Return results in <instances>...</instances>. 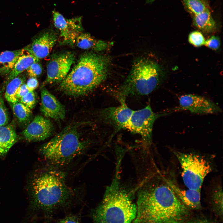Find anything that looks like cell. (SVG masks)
<instances>
[{"label":"cell","instance_id":"1","mask_svg":"<svg viewBox=\"0 0 223 223\" xmlns=\"http://www.w3.org/2000/svg\"><path fill=\"white\" fill-rule=\"evenodd\" d=\"M164 181H149L139 190L133 223H182L189 208Z\"/></svg>","mask_w":223,"mask_h":223},{"label":"cell","instance_id":"2","mask_svg":"<svg viewBox=\"0 0 223 223\" xmlns=\"http://www.w3.org/2000/svg\"><path fill=\"white\" fill-rule=\"evenodd\" d=\"M64 173L46 171L33 180L30 211L49 217L59 210L70 207L73 193L66 183Z\"/></svg>","mask_w":223,"mask_h":223},{"label":"cell","instance_id":"3","mask_svg":"<svg viewBox=\"0 0 223 223\" xmlns=\"http://www.w3.org/2000/svg\"><path fill=\"white\" fill-rule=\"evenodd\" d=\"M110 61L108 57L92 52L82 55L58 86L65 94L78 97L94 90L107 78Z\"/></svg>","mask_w":223,"mask_h":223},{"label":"cell","instance_id":"4","mask_svg":"<svg viewBox=\"0 0 223 223\" xmlns=\"http://www.w3.org/2000/svg\"><path fill=\"white\" fill-rule=\"evenodd\" d=\"M136 204L121 189L117 176L107 188L99 205L93 211L94 223H131L135 218Z\"/></svg>","mask_w":223,"mask_h":223},{"label":"cell","instance_id":"5","mask_svg":"<svg viewBox=\"0 0 223 223\" xmlns=\"http://www.w3.org/2000/svg\"><path fill=\"white\" fill-rule=\"evenodd\" d=\"M163 77L157 63L145 58L137 59L125 81L118 89L116 96L121 103L125 102L129 96L149 94L159 87Z\"/></svg>","mask_w":223,"mask_h":223},{"label":"cell","instance_id":"6","mask_svg":"<svg viewBox=\"0 0 223 223\" xmlns=\"http://www.w3.org/2000/svg\"><path fill=\"white\" fill-rule=\"evenodd\" d=\"M88 144L87 142L81 139L77 127L69 125L43 145L40 151L48 162L62 166L83 153Z\"/></svg>","mask_w":223,"mask_h":223},{"label":"cell","instance_id":"7","mask_svg":"<svg viewBox=\"0 0 223 223\" xmlns=\"http://www.w3.org/2000/svg\"><path fill=\"white\" fill-rule=\"evenodd\" d=\"M182 168L184 183L188 188L201 190L204 179L212 171L211 166L203 157L192 153L174 151Z\"/></svg>","mask_w":223,"mask_h":223},{"label":"cell","instance_id":"8","mask_svg":"<svg viewBox=\"0 0 223 223\" xmlns=\"http://www.w3.org/2000/svg\"><path fill=\"white\" fill-rule=\"evenodd\" d=\"M160 116L153 111L149 104L142 109L133 111L125 129L139 134L144 142L150 145L154 123Z\"/></svg>","mask_w":223,"mask_h":223},{"label":"cell","instance_id":"9","mask_svg":"<svg viewBox=\"0 0 223 223\" xmlns=\"http://www.w3.org/2000/svg\"><path fill=\"white\" fill-rule=\"evenodd\" d=\"M75 57L71 52L54 54L46 67L47 76L43 85L61 82L68 73Z\"/></svg>","mask_w":223,"mask_h":223},{"label":"cell","instance_id":"10","mask_svg":"<svg viewBox=\"0 0 223 223\" xmlns=\"http://www.w3.org/2000/svg\"><path fill=\"white\" fill-rule=\"evenodd\" d=\"M54 24L59 31V42L62 45H73L83 30L81 17L66 19L55 10L52 11Z\"/></svg>","mask_w":223,"mask_h":223},{"label":"cell","instance_id":"11","mask_svg":"<svg viewBox=\"0 0 223 223\" xmlns=\"http://www.w3.org/2000/svg\"><path fill=\"white\" fill-rule=\"evenodd\" d=\"M179 101L178 110L188 111L198 114H214L221 112V108L214 102L199 95H183L179 97Z\"/></svg>","mask_w":223,"mask_h":223},{"label":"cell","instance_id":"12","mask_svg":"<svg viewBox=\"0 0 223 223\" xmlns=\"http://www.w3.org/2000/svg\"><path fill=\"white\" fill-rule=\"evenodd\" d=\"M117 107H110L101 110L100 118L105 123L113 126L115 131L125 129L133 110L129 108L125 102L120 103Z\"/></svg>","mask_w":223,"mask_h":223},{"label":"cell","instance_id":"13","mask_svg":"<svg viewBox=\"0 0 223 223\" xmlns=\"http://www.w3.org/2000/svg\"><path fill=\"white\" fill-rule=\"evenodd\" d=\"M54 129L53 124L50 120L38 115L22 131V134L29 142L41 141L50 137Z\"/></svg>","mask_w":223,"mask_h":223},{"label":"cell","instance_id":"14","mask_svg":"<svg viewBox=\"0 0 223 223\" xmlns=\"http://www.w3.org/2000/svg\"><path fill=\"white\" fill-rule=\"evenodd\" d=\"M57 40V36L54 33L46 31L37 37L24 48L28 54L39 59H43L49 55Z\"/></svg>","mask_w":223,"mask_h":223},{"label":"cell","instance_id":"15","mask_svg":"<svg viewBox=\"0 0 223 223\" xmlns=\"http://www.w3.org/2000/svg\"><path fill=\"white\" fill-rule=\"evenodd\" d=\"M41 94L40 110L43 115L56 120H63L66 115L64 106L44 87L41 89Z\"/></svg>","mask_w":223,"mask_h":223},{"label":"cell","instance_id":"16","mask_svg":"<svg viewBox=\"0 0 223 223\" xmlns=\"http://www.w3.org/2000/svg\"><path fill=\"white\" fill-rule=\"evenodd\" d=\"M164 180L177 197L188 208L198 209L201 208V190H183L172 181Z\"/></svg>","mask_w":223,"mask_h":223},{"label":"cell","instance_id":"17","mask_svg":"<svg viewBox=\"0 0 223 223\" xmlns=\"http://www.w3.org/2000/svg\"><path fill=\"white\" fill-rule=\"evenodd\" d=\"M18 136L11 125L0 126V156L6 154L17 142Z\"/></svg>","mask_w":223,"mask_h":223},{"label":"cell","instance_id":"18","mask_svg":"<svg viewBox=\"0 0 223 223\" xmlns=\"http://www.w3.org/2000/svg\"><path fill=\"white\" fill-rule=\"evenodd\" d=\"M25 51L24 48L0 52V75H8L19 57Z\"/></svg>","mask_w":223,"mask_h":223},{"label":"cell","instance_id":"19","mask_svg":"<svg viewBox=\"0 0 223 223\" xmlns=\"http://www.w3.org/2000/svg\"><path fill=\"white\" fill-rule=\"evenodd\" d=\"M39 59L33 55L28 53L20 56L15 63L12 70L8 74L5 84L6 85L10 81L16 77L33 63L38 62Z\"/></svg>","mask_w":223,"mask_h":223},{"label":"cell","instance_id":"20","mask_svg":"<svg viewBox=\"0 0 223 223\" xmlns=\"http://www.w3.org/2000/svg\"><path fill=\"white\" fill-rule=\"evenodd\" d=\"M76 43L79 48L84 50H92L101 51L106 49L107 43L104 41L97 40L87 33H81L77 37Z\"/></svg>","mask_w":223,"mask_h":223},{"label":"cell","instance_id":"21","mask_svg":"<svg viewBox=\"0 0 223 223\" xmlns=\"http://www.w3.org/2000/svg\"><path fill=\"white\" fill-rule=\"evenodd\" d=\"M192 17L194 25L199 29L206 33L212 32L215 30L216 23L210 11H205Z\"/></svg>","mask_w":223,"mask_h":223},{"label":"cell","instance_id":"22","mask_svg":"<svg viewBox=\"0 0 223 223\" xmlns=\"http://www.w3.org/2000/svg\"><path fill=\"white\" fill-rule=\"evenodd\" d=\"M26 80L25 75L21 74L6 84L5 97L9 103H14L19 101L17 97V91L20 86L25 83Z\"/></svg>","mask_w":223,"mask_h":223},{"label":"cell","instance_id":"23","mask_svg":"<svg viewBox=\"0 0 223 223\" xmlns=\"http://www.w3.org/2000/svg\"><path fill=\"white\" fill-rule=\"evenodd\" d=\"M186 10L192 16L210 10L208 0H181Z\"/></svg>","mask_w":223,"mask_h":223},{"label":"cell","instance_id":"24","mask_svg":"<svg viewBox=\"0 0 223 223\" xmlns=\"http://www.w3.org/2000/svg\"><path fill=\"white\" fill-rule=\"evenodd\" d=\"M9 103L18 122L22 125L28 123L32 116L31 109L19 101Z\"/></svg>","mask_w":223,"mask_h":223},{"label":"cell","instance_id":"25","mask_svg":"<svg viewBox=\"0 0 223 223\" xmlns=\"http://www.w3.org/2000/svg\"><path fill=\"white\" fill-rule=\"evenodd\" d=\"M212 201L216 213L220 217L223 215V190L219 186L213 191L212 195Z\"/></svg>","mask_w":223,"mask_h":223},{"label":"cell","instance_id":"26","mask_svg":"<svg viewBox=\"0 0 223 223\" xmlns=\"http://www.w3.org/2000/svg\"><path fill=\"white\" fill-rule=\"evenodd\" d=\"M188 40L191 44L196 47L204 45L205 41L202 34L197 31H193L189 34Z\"/></svg>","mask_w":223,"mask_h":223},{"label":"cell","instance_id":"27","mask_svg":"<svg viewBox=\"0 0 223 223\" xmlns=\"http://www.w3.org/2000/svg\"><path fill=\"white\" fill-rule=\"evenodd\" d=\"M21 103L31 109L36 103V96L34 91H29L22 97L19 101Z\"/></svg>","mask_w":223,"mask_h":223},{"label":"cell","instance_id":"28","mask_svg":"<svg viewBox=\"0 0 223 223\" xmlns=\"http://www.w3.org/2000/svg\"><path fill=\"white\" fill-rule=\"evenodd\" d=\"M9 121V116L7 108L3 98L0 95V126L6 125Z\"/></svg>","mask_w":223,"mask_h":223},{"label":"cell","instance_id":"29","mask_svg":"<svg viewBox=\"0 0 223 223\" xmlns=\"http://www.w3.org/2000/svg\"><path fill=\"white\" fill-rule=\"evenodd\" d=\"M42 71L41 65L38 62L31 65L26 70L27 75L30 77L37 78L42 73Z\"/></svg>","mask_w":223,"mask_h":223},{"label":"cell","instance_id":"30","mask_svg":"<svg viewBox=\"0 0 223 223\" xmlns=\"http://www.w3.org/2000/svg\"><path fill=\"white\" fill-rule=\"evenodd\" d=\"M204 45L213 50L218 49L220 46L219 38L215 36H212L205 41Z\"/></svg>","mask_w":223,"mask_h":223},{"label":"cell","instance_id":"31","mask_svg":"<svg viewBox=\"0 0 223 223\" xmlns=\"http://www.w3.org/2000/svg\"><path fill=\"white\" fill-rule=\"evenodd\" d=\"M58 223H81L78 214H70L59 221Z\"/></svg>","mask_w":223,"mask_h":223},{"label":"cell","instance_id":"32","mask_svg":"<svg viewBox=\"0 0 223 223\" xmlns=\"http://www.w3.org/2000/svg\"><path fill=\"white\" fill-rule=\"evenodd\" d=\"M26 84L30 91H34L38 87L39 85L37 78L33 77H30Z\"/></svg>","mask_w":223,"mask_h":223},{"label":"cell","instance_id":"33","mask_svg":"<svg viewBox=\"0 0 223 223\" xmlns=\"http://www.w3.org/2000/svg\"><path fill=\"white\" fill-rule=\"evenodd\" d=\"M30 91L25 83L23 84L19 88L17 93V97L19 100L23 96Z\"/></svg>","mask_w":223,"mask_h":223},{"label":"cell","instance_id":"34","mask_svg":"<svg viewBox=\"0 0 223 223\" xmlns=\"http://www.w3.org/2000/svg\"><path fill=\"white\" fill-rule=\"evenodd\" d=\"M187 223H210L208 221L203 220H198L190 221Z\"/></svg>","mask_w":223,"mask_h":223},{"label":"cell","instance_id":"35","mask_svg":"<svg viewBox=\"0 0 223 223\" xmlns=\"http://www.w3.org/2000/svg\"><path fill=\"white\" fill-rule=\"evenodd\" d=\"M155 0H146V4H150L151 3L154 2Z\"/></svg>","mask_w":223,"mask_h":223}]
</instances>
